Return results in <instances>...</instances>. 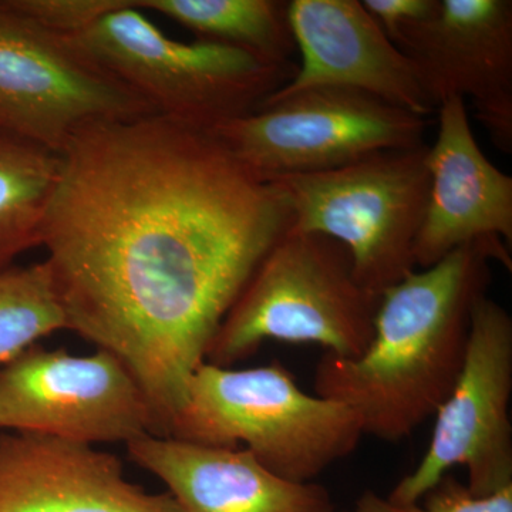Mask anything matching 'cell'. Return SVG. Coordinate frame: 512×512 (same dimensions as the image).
Here are the masks:
<instances>
[{"label":"cell","mask_w":512,"mask_h":512,"mask_svg":"<svg viewBox=\"0 0 512 512\" xmlns=\"http://www.w3.org/2000/svg\"><path fill=\"white\" fill-rule=\"evenodd\" d=\"M436 113L439 131L426 158L429 201L414 247L417 269L466 245H512V178L478 146L466 100L450 97Z\"/></svg>","instance_id":"13"},{"label":"cell","mask_w":512,"mask_h":512,"mask_svg":"<svg viewBox=\"0 0 512 512\" xmlns=\"http://www.w3.org/2000/svg\"><path fill=\"white\" fill-rule=\"evenodd\" d=\"M23 15L57 35L73 37L127 0H10Z\"/></svg>","instance_id":"20"},{"label":"cell","mask_w":512,"mask_h":512,"mask_svg":"<svg viewBox=\"0 0 512 512\" xmlns=\"http://www.w3.org/2000/svg\"><path fill=\"white\" fill-rule=\"evenodd\" d=\"M427 119L356 90L319 87L265 101L211 130L262 180L322 173L426 144Z\"/></svg>","instance_id":"7"},{"label":"cell","mask_w":512,"mask_h":512,"mask_svg":"<svg viewBox=\"0 0 512 512\" xmlns=\"http://www.w3.org/2000/svg\"><path fill=\"white\" fill-rule=\"evenodd\" d=\"M168 437L208 447L244 444L276 476L312 483L355 453L365 433L350 407L303 392L275 360L248 369L202 363Z\"/></svg>","instance_id":"3"},{"label":"cell","mask_w":512,"mask_h":512,"mask_svg":"<svg viewBox=\"0 0 512 512\" xmlns=\"http://www.w3.org/2000/svg\"><path fill=\"white\" fill-rule=\"evenodd\" d=\"M440 0H363L367 12L392 40L404 26L427 18L439 6Z\"/></svg>","instance_id":"21"},{"label":"cell","mask_w":512,"mask_h":512,"mask_svg":"<svg viewBox=\"0 0 512 512\" xmlns=\"http://www.w3.org/2000/svg\"><path fill=\"white\" fill-rule=\"evenodd\" d=\"M427 151L426 143L266 181L284 197L293 231L336 239L352 256L356 281L382 296L417 271L414 247L430 191Z\"/></svg>","instance_id":"6"},{"label":"cell","mask_w":512,"mask_h":512,"mask_svg":"<svg viewBox=\"0 0 512 512\" xmlns=\"http://www.w3.org/2000/svg\"><path fill=\"white\" fill-rule=\"evenodd\" d=\"M63 329L66 315L45 261L0 271V365Z\"/></svg>","instance_id":"18"},{"label":"cell","mask_w":512,"mask_h":512,"mask_svg":"<svg viewBox=\"0 0 512 512\" xmlns=\"http://www.w3.org/2000/svg\"><path fill=\"white\" fill-rule=\"evenodd\" d=\"M60 160L42 247L67 330L124 363L168 437L291 211L210 131L157 113L84 124Z\"/></svg>","instance_id":"1"},{"label":"cell","mask_w":512,"mask_h":512,"mask_svg":"<svg viewBox=\"0 0 512 512\" xmlns=\"http://www.w3.org/2000/svg\"><path fill=\"white\" fill-rule=\"evenodd\" d=\"M392 42L416 67L436 110L470 97L494 146L512 153V2L440 0Z\"/></svg>","instance_id":"11"},{"label":"cell","mask_w":512,"mask_h":512,"mask_svg":"<svg viewBox=\"0 0 512 512\" xmlns=\"http://www.w3.org/2000/svg\"><path fill=\"white\" fill-rule=\"evenodd\" d=\"M191 30L198 40L248 50L275 63L292 62L296 45L284 0H136Z\"/></svg>","instance_id":"17"},{"label":"cell","mask_w":512,"mask_h":512,"mask_svg":"<svg viewBox=\"0 0 512 512\" xmlns=\"http://www.w3.org/2000/svg\"><path fill=\"white\" fill-rule=\"evenodd\" d=\"M153 113L73 37L0 0V130L60 153L84 124Z\"/></svg>","instance_id":"9"},{"label":"cell","mask_w":512,"mask_h":512,"mask_svg":"<svg viewBox=\"0 0 512 512\" xmlns=\"http://www.w3.org/2000/svg\"><path fill=\"white\" fill-rule=\"evenodd\" d=\"M511 394L512 318L487 295L474 308L463 366L434 414L429 448L387 498L419 503L457 466L466 467L468 490L477 497L511 487Z\"/></svg>","instance_id":"8"},{"label":"cell","mask_w":512,"mask_h":512,"mask_svg":"<svg viewBox=\"0 0 512 512\" xmlns=\"http://www.w3.org/2000/svg\"><path fill=\"white\" fill-rule=\"evenodd\" d=\"M379 305L380 295L356 281L346 247L289 228L225 316L205 362L232 367L268 340L311 343L353 359L372 342Z\"/></svg>","instance_id":"4"},{"label":"cell","mask_w":512,"mask_h":512,"mask_svg":"<svg viewBox=\"0 0 512 512\" xmlns=\"http://www.w3.org/2000/svg\"><path fill=\"white\" fill-rule=\"evenodd\" d=\"M288 15L301 64L265 101L336 87L370 94L424 119L436 113L412 60L359 0H292Z\"/></svg>","instance_id":"12"},{"label":"cell","mask_w":512,"mask_h":512,"mask_svg":"<svg viewBox=\"0 0 512 512\" xmlns=\"http://www.w3.org/2000/svg\"><path fill=\"white\" fill-rule=\"evenodd\" d=\"M493 261L511 271L508 249L466 245L387 289L370 345L353 359L323 353L313 375L315 394L350 407L365 436L386 443L412 436L456 383Z\"/></svg>","instance_id":"2"},{"label":"cell","mask_w":512,"mask_h":512,"mask_svg":"<svg viewBox=\"0 0 512 512\" xmlns=\"http://www.w3.org/2000/svg\"><path fill=\"white\" fill-rule=\"evenodd\" d=\"M183 512H338L323 485L276 476L244 448L144 436L126 444Z\"/></svg>","instance_id":"15"},{"label":"cell","mask_w":512,"mask_h":512,"mask_svg":"<svg viewBox=\"0 0 512 512\" xmlns=\"http://www.w3.org/2000/svg\"><path fill=\"white\" fill-rule=\"evenodd\" d=\"M0 512H183L170 494L124 476L119 457L87 444L0 436Z\"/></svg>","instance_id":"14"},{"label":"cell","mask_w":512,"mask_h":512,"mask_svg":"<svg viewBox=\"0 0 512 512\" xmlns=\"http://www.w3.org/2000/svg\"><path fill=\"white\" fill-rule=\"evenodd\" d=\"M0 430L93 447L156 436L150 404L116 356L36 345L0 369Z\"/></svg>","instance_id":"10"},{"label":"cell","mask_w":512,"mask_h":512,"mask_svg":"<svg viewBox=\"0 0 512 512\" xmlns=\"http://www.w3.org/2000/svg\"><path fill=\"white\" fill-rule=\"evenodd\" d=\"M73 39L157 114L204 131L254 113L298 70L239 47L171 39L136 0Z\"/></svg>","instance_id":"5"},{"label":"cell","mask_w":512,"mask_h":512,"mask_svg":"<svg viewBox=\"0 0 512 512\" xmlns=\"http://www.w3.org/2000/svg\"><path fill=\"white\" fill-rule=\"evenodd\" d=\"M60 153L0 130V271L42 247L43 224L60 174Z\"/></svg>","instance_id":"16"},{"label":"cell","mask_w":512,"mask_h":512,"mask_svg":"<svg viewBox=\"0 0 512 512\" xmlns=\"http://www.w3.org/2000/svg\"><path fill=\"white\" fill-rule=\"evenodd\" d=\"M346 512H512V485L500 493L477 497L467 484L446 474L419 503L394 504L389 498L367 490Z\"/></svg>","instance_id":"19"}]
</instances>
